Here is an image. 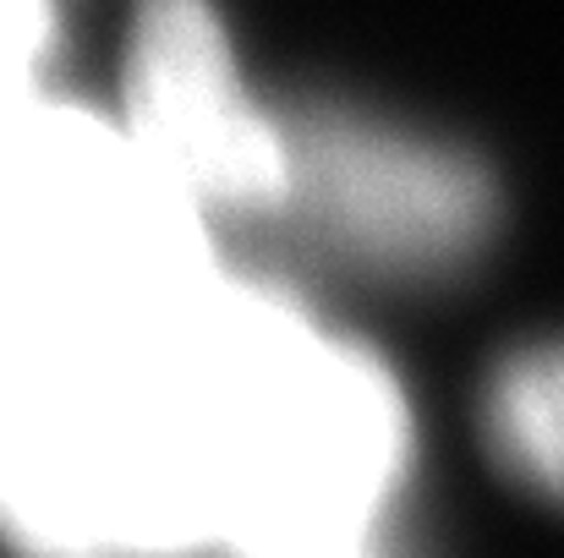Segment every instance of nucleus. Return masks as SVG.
I'll return each mask as SVG.
<instances>
[{
    "mask_svg": "<svg viewBox=\"0 0 564 558\" xmlns=\"http://www.w3.org/2000/svg\"><path fill=\"white\" fill-rule=\"evenodd\" d=\"M219 558H394L411 433L394 372L291 296L225 280Z\"/></svg>",
    "mask_w": 564,
    "mask_h": 558,
    "instance_id": "f257e3e1",
    "label": "nucleus"
},
{
    "mask_svg": "<svg viewBox=\"0 0 564 558\" xmlns=\"http://www.w3.org/2000/svg\"><path fill=\"white\" fill-rule=\"evenodd\" d=\"M291 208L335 252L383 274H449L494 236L499 186L466 149L357 110H296Z\"/></svg>",
    "mask_w": 564,
    "mask_h": 558,
    "instance_id": "f03ea898",
    "label": "nucleus"
},
{
    "mask_svg": "<svg viewBox=\"0 0 564 558\" xmlns=\"http://www.w3.org/2000/svg\"><path fill=\"white\" fill-rule=\"evenodd\" d=\"M127 132L197 214L269 219L291 208V132L252 99L208 0H138Z\"/></svg>",
    "mask_w": 564,
    "mask_h": 558,
    "instance_id": "7ed1b4c3",
    "label": "nucleus"
},
{
    "mask_svg": "<svg viewBox=\"0 0 564 558\" xmlns=\"http://www.w3.org/2000/svg\"><path fill=\"white\" fill-rule=\"evenodd\" d=\"M488 455L538 499H564V340L505 357L482 389Z\"/></svg>",
    "mask_w": 564,
    "mask_h": 558,
    "instance_id": "20e7f679",
    "label": "nucleus"
},
{
    "mask_svg": "<svg viewBox=\"0 0 564 558\" xmlns=\"http://www.w3.org/2000/svg\"><path fill=\"white\" fill-rule=\"evenodd\" d=\"M55 44V0H0V66L39 77Z\"/></svg>",
    "mask_w": 564,
    "mask_h": 558,
    "instance_id": "39448f33",
    "label": "nucleus"
}]
</instances>
